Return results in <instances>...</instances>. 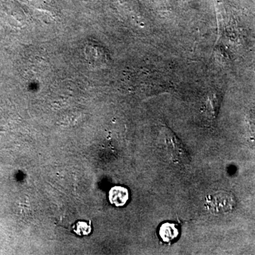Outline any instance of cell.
I'll return each instance as SVG.
<instances>
[{"instance_id": "6da1fadb", "label": "cell", "mask_w": 255, "mask_h": 255, "mask_svg": "<svg viewBox=\"0 0 255 255\" xmlns=\"http://www.w3.org/2000/svg\"><path fill=\"white\" fill-rule=\"evenodd\" d=\"M236 199L231 193L220 191L206 196V209L213 214H226L231 212L236 206Z\"/></svg>"}, {"instance_id": "7a4b0ae2", "label": "cell", "mask_w": 255, "mask_h": 255, "mask_svg": "<svg viewBox=\"0 0 255 255\" xmlns=\"http://www.w3.org/2000/svg\"><path fill=\"white\" fill-rule=\"evenodd\" d=\"M164 137L165 149L174 163L184 165L189 162V154L184 145L172 130L164 127L161 131Z\"/></svg>"}, {"instance_id": "3957f363", "label": "cell", "mask_w": 255, "mask_h": 255, "mask_svg": "<svg viewBox=\"0 0 255 255\" xmlns=\"http://www.w3.org/2000/svg\"><path fill=\"white\" fill-rule=\"evenodd\" d=\"M129 199V193L127 188L119 187H112L109 192V200L111 204L117 207H122L127 204Z\"/></svg>"}, {"instance_id": "277c9868", "label": "cell", "mask_w": 255, "mask_h": 255, "mask_svg": "<svg viewBox=\"0 0 255 255\" xmlns=\"http://www.w3.org/2000/svg\"><path fill=\"white\" fill-rule=\"evenodd\" d=\"M159 237L165 243H170L179 236V230L177 225L172 223H164L159 230Z\"/></svg>"}, {"instance_id": "5b68a950", "label": "cell", "mask_w": 255, "mask_h": 255, "mask_svg": "<svg viewBox=\"0 0 255 255\" xmlns=\"http://www.w3.org/2000/svg\"><path fill=\"white\" fill-rule=\"evenodd\" d=\"M73 231L79 236H88L92 232L91 221L88 223L84 221H79L73 228Z\"/></svg>"}]
</instances>
